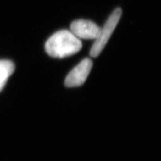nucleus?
<instances>
[{
    "label": "nucleus",
    "mask_w": 161,
    "mask_h": 161,
    "mask_svg": "<svg viewBox=\"0 0 161 161\" xmlns=\"http://www.w3.org/2000/svg\"><path fill=\"white\" fill-rule=\"evenodd\" d=\"M81 48L80 40L68 30L57 31L45 44L46 53L55 58H64L75 55Z\"/></svg>",
    "instance_id": "obj_1"
},
{
    "label": "nucleus",
    "mask_w": 161,
    "mask_h": 161,
    "mask_svg": "<svg viewBox=\"0 0 161 161\" xmlns=\"http://www.w3.org/2000/svg\"><path fill=\"white\" fill-rule=\"evenodd\" d=\"M122 14V8H116L111 14L106 23H104L102 29H101L100 34L98 37L96 39L95 43L92 46L90 54L92 58H96L100 55L101 52L105 47L108 40H110L112 34L114 33L116 25L121 19Z\"/></svg>",
    "instance_id": "obj_2"
},
{
    "label": "nucleus",
    "mask_w": 161,
    "mask_h": 161,
    "mask_svg": "<svg viewBox=\"0 0 161 161\" xmlns=\"http://www.w3.org/2000/svg\"><path fill=\"white\" fill-rule=\"evenodd\" d=\"M92 68V61L90 58L82 60L66 76L64 84L66 87H77L85 83Z\"/></svg>",
    "instance_id": "obj_3"
},
{
    "label": "nucleus",
    "mask_w": 161,
    "mask_h": 161,
    "mask_svg": "<svg viewBox=\"0 0 161 161\" xmlns=\"http://www.w3.org/2000/svg\"><path fill=\"white\" fill-rule=\"evenodd\" d=\"M71 31L79 39H96L100 34L101 28L90 20L78 19L72 22L70 25Z\"/></svg>",
    "instance_id": "obj_4"
},
{
    "label": "nucleus",
    "mask_w": 161,
    "mask_h": 161,
    "mask_svg": "<svg viewBox=\"0 0 161 161\" xmlns=\"http://www.w3.org/2000/svg\"><path fill=\"white\" fill-rule=\"evenodd\" d=\"M15 70V65L11 60H0V92Z\"/></svg>",
    "instance_id": "obj_5"
}]
</instances>
